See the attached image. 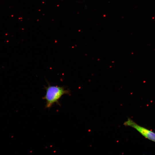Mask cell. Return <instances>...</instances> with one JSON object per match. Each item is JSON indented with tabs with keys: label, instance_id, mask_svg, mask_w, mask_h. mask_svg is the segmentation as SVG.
<instances>
[{
	"label": "cell",
	"instance_id": "cell-1",
	"mask_svg": "<svg viewBox=\"0 0 155 155\" xmlns=\"http://www.w3.org/2000/svg\"><path fill=\"white\" fill-rule=\"evenodd\" d=\"M48 85L47 86L44 87L46 92L42 98L46 101L45 108H50L55 103L61 106L60 99L64 94H70V91L69 89H65L64 86H52L49 83Z\"/></svg>",
	"mask_w": 155,
	"mask_h": 155
},
{
	"label": "cell",
	"instance_id": "cell-2",
	"mask_svg": "<svg viewBox=\"0 0 155 155\" xmlns=\"http://www.w3.org/2000/svg\"><path fill=\"white\" fill-rule=\"evenodd\" d=\"M123 125L135 129L145 138L155 142V133L138 125L130 118H128Z\"/></svg>",
	"mask_w": 155,
	"mask_h": 155
}]
</instances>
